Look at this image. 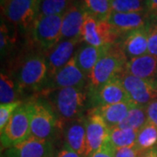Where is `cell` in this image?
<instances>
[{"instance_id": "cell-1", "label": "cell", "mask_w": 157, "mask_h": 157, "mask_svg": "<svg viewBox=\"0 0 157 157\" xmlns=\"http://www.w3.org/2000/svg\"><path fill=\"white\" fill-rule=\"evenodd\" d=\"M47 101L60 121H70L84 117L88 106L87 86L82 87H67L50 91Z\"/></svg>"}, {"instance_id": "cell-2", "label": "cell", "mask_w": 157, "mask_h": 157, "mask_svg": "<svg viewBox=\"0 0 157 157\" xmlns=\"http://www.w3.org/2000/svg\"><path fill=\"white\" fill-rule=\"evenodd\" d=\"M11 77L18 86L20 94L24 91H43L48 78V67L45 55L42 52H32L17 64Z\"/></svg>"}, {"instance_id": "cell-3", "label": "cell", "mask_w": 157, "mask_h": 157, "mask_svg": "<svg viewBox=\"0 0 157 157\" xmlns=\"http://www.w3.org/2000/svg\"><path fill=\"white\" fill-rule=\"evenodd\" d=\"M127 61L128 59L119 43L113 45L88 75V91L98 89L111 79L118 77L124 71Z\"/></svg>"}, {"instance_id": "cell-4", "label": "cell", "mask_w": 157, "mask_h": 157, "mask_svg": "<svg viewBox=\"0 0 157 157\" xmlns=\"http://www.w3.org/2000/svg\"><path fill=\"white\" fill-rule=\"evenodd\" d=\"M31 110L32 136L52 140L59 127V119L49 101L36 99L28 101Z\"/></svg>"}, {"instance_id": "cell-5", "label": "cell", "mask_w": 157, "mask_h": 157, "mask_svg": "<svg viewBox=\"0 0 157 157\" xmlns=\"http://www.w3.org/2000/svg\"><path fill=\"white\" fill-rule=\"evenodd\" d=\"M2 148H10L27 140L31 133V110L29 102L23 103L0 131Z\"/></svg>"}, {"instance_id": "cell-6", "label": "cell", "mask_w": 157, "mask_h": 157, "mask_svg": "<svg viewBox=\"0 0 157 157\" xmlns=\"http://www.w3.org/2000/svg\"><path fill=\"white\" fill-rule=\"evenodd\" d=\"M40 0H6L2 14L24 32L33 30L39 14Z\"/></svg>"}, {"instance_id": "cell-7", "label": "cell", "mask_w": 157, "mask_h": 157, "mask_svg": "<svg viewBox=\"0 0 157 157\" xmlns=\"http://www.w3.org/2000/svg\"><path fill=\"white\" fill-rule=\"evenodd\" d=\"M122 36L116 32L107 20L99 19L86 12L81 30V39L94 46H107L118 43Z\"/></svg>"}, {"instance_id": "cell-8", "label": "cell", "mask_w": 157, "mask_h": 157, "mask_svg": "<svg viewBox=\"0 0 157 157\" xmlns=\"http://www.w3.org/2000/svg\"><path fill=\"white\" fill-rule=\"evenodd\" d=\"M130 101L135 106L147 107L157 100V82L140 78L122 72L119 75Z\"/></svg>"}, {"instance_id": "cell-9", "label": "cell", "mask_w": 157, "mask_h": 157, "mask_svg": "<svg viewBox=\"0 0 157 157\" xmlns=\"http://www.w3.org/2000/svg\"><path fill=\"white\" fill-rule=\"evenodd\" d=\"M63 15L39 16L33 32L35 42L45 51L50 50L61 40Z\"/></svg>"}, {"instance_id": "cell-10", "label": "cell", "mask_w": 157, "mask_h": 157, "mask_svg": "<svg viewBox=\"0 0 157 157\" xmlns=\"http://www.w3.org/2000/svg\"><path fill=\"white\" fill-rule=\"evenodd\" d=\"M87 81V76L79 69L73 57L65 67L47 78L43 91L50 92L67 87H82L86 86Z\"/></svg>"}, {"instance_id": "cell-11", "label": "cell", "mask_w": 157, "mask_h": 157, "mask_svg": "<svg viewBox=\"0 0 157 157\" xmlns=\"http://www.w3.org/2000/svg\"><path fill=\"white\" fill-rule=\"evenodd\" d=\"M128 101H130L128 94L119 76L98 89L88 91V106L91 108Z\"/></svg>"}, {"instance_id": "cell-12", "label": "cell", "mask_w": 157, "mask_h": 157, "mask_svg": "<svg viewBox=\"0 0 157 157\" xmlns=\"http://www.w3.org/2000/svg\"><path fill=\"white\" fill-rule=\"evenodd\" d=\"M81 41H83L82 39L61 40L50 50L47 51L48 52L45 59L48 67V78L65 67L75 56L76 52L78 51V45Z\"/></svg>"}, {"instance_id": "cell-13", "label": "cell", "mask_w": 157, "mask_h": 157, "mask_svg": "<svg viewBox=\"0 0 157 157\" xmlns=\"http://www.w3.org/2000/svg\"><path fill=\"white\" fill-rule=\"evenodd\" d=\"M86 15V11L82 0H73L71 6L63 14L61 40L81 39V30Z\"/></svg>"}, {"instance_id": "cell-14", "label": "cell", "mask_w": 157, "mask_h": 157, "mask_svg": "<svg viewBox=\"0 0 157 157\" xmlns=\"http://www.w3.org/2000/svg\"><path fill=\"white\" fill-rule=\"evenodd\" d=\"M53 146L52 140L30 136L27 140L16 146L7 148L6 157H48L52 155Z\"/></svg>"}, {"instance_id": "cell-15", "label": "cell", "mask_w": 157, "mask_h": 157, "mask_svg": "<svg viewBox=\"0 0 157 157\" xmlns=\"http://www.w3.org/2000/svg\"><path fill=\"white\" fill-rule=\"evenodd\" d=\"M86 132L88 155L99 149L109 138L111 128L97 113L89 112L86 117Z\"/></svg>"}, {"instance_id": "cell-16", "label": "cell", "mask_w": 157, "mask_h": 157, "mask_svg": "<svg viewBox=\"0 0 157 157\" xmlns=\"http://www.w3.org/2000/svg\"><path fill=\"white\" fill-rule=\"evenodd\" d=\"M150 19L151 15L148 12L112 11L107 20L118 33L123 36L132 31L147 26Z\"/></svg>"}, {"instance_id": "cell-17", "label": "cell", "mask_w": 157, "mask_h": 157, "mask_svg": "<svg viewBox=\"0 0 157 157\" xmlns=\"http://www.w3.org/2000/svg\"><path fill=\"white\" fill-rule=\"evenodd\" d=\"M118 43L128 60L148 53V37L147 26L125 34Z\"/></svg>"}, {"instance_id": "cell-18", "label": "cell", "mask_w": 157, "mask_h": 157, "mask_svg": "<svg viewBox=\"0 0 157 157\" xmlns=\"http://www.w3.org/2000/svg\"><path fill=\"white\" fill-rule=\"evenodd\" d=\"M64 134L65 143L70 148L78 153L81 157H89L86 144V117L67 121Z\"/></svg>"}, {"instance_id": "cell-19", "label": "cell", "mask_w": 157, "mask_h": 157, "mask_svg": "<svg viewBox=\"0 0 157 157\" xmlns=\"http://www.w3.org/2000/svg\"><path fill=\"white\" fill-rule=\"evenodd\" d=\"M124 72L138 78L157 82V57L147 53L128 59Z\"/></svg>"}, {"instance_id": "cell-20", "label": "cell", "mask_w": 157, "mask_h": 157, "mask_svg": "<svg viewBox=\"0 0 157 157\" xmlns=\"http://www.w3.org/2000/svg\"><path fill=\"white\" fill-rule=\"evenodd\" d=\"M111 46L112 45L98 47L85 43L78 48L74 56L77 66L88 77L96 64L107 54Z\"/></svg>"}, {"instance_id": "cell-21", "label": "cell", "mask_w": 157, "mask_h": 157, "mask_svg": "<svg viewBox=\"0 0 157 157\" xmlns=\"http://www.w3.org/2000/svg\"><path fill=\"white\" fill-rule=\"evenodd\" d=\"M135 105L132 102H121L112 105H106L91 108L89 112L97 113L101 116L107 126L112 129L118 127L127 117L130 109Z\"/></svg>"}, {"instance_id": "cell-22", "label": "cell", "mask_w": 157, "mask_h": 157, "mask_svg": "<svg viewBox=\"0 0 157 157\" xmlns=\"http://www.w3.org/2000/svg\"><path fill=\"white\" fill-rule=\"evenodd\" d=\"M135 145L140 151L145 152L157 146V127L147 121L138 131Z\"/></svg>"}, {"instance_id": "cell-23", "label": "cell", "mask_w": 157, "mask_h": 157, "mask_svg": "<svg viewBox=\"0 0 157 157\" xmlns=\"http://www.w3.org/2000/svg\"><path fill=\"white\" fill-rule=\"evenodd\" d=\"M20 91L11 75L2 72L0 75V101L1 104H8L18 101Z\"/></svg>"}, {"instance_id": "cell-24", "label": "cell", "mask_w": 157, "mask_h": 157, "mask_svg": "<svg viewBox=\"0 0 157 157\" xmlns=\"http://www.w3.org/2000/svg\"><path fill=\"white\" fill-rule=\"evenodd\" d=\"M146 107L135 105L130 109L127 117L118 126V128L139 131L142 128V126L147 121Z\"/></svg>"}, {"instance_id": "cell-25", "label": "cell", "mask_w": 157, "mask_h": 157, "mask_svg": "<svg viewBox=\"0 0 157 157\" xmlns=\"http://www.w3.org/2000/svg\"><path fill=\"white\" fill-rule=\"evenodd\" d=\"M138 131L133 129L113 128L111 129L109 135V141L115 148L134 146L136 143Z\"/></svg>"}, {"instance_id": "cell-26", "label": "cell", "mask_w": 157, "mask_h": 157, "mask_svg": "<svg viewBox=\"0 0 157 157\" xmlns=\"http://www.w3.org/2000/svg\"><path fill=\"white\" fill-rule=\"evenodd\" d=\"M86 11L99 19L107 20L112 12L111 0H82Z\"/></svg>"}, {"instance_id": "cell-27", "label": "cell", "mask_w": 157, "mask_h": 157, "mask_svg": "<svg viewBox=\"0 0 157 157\" xmlns=\"http://www.w3.org/2000/svg\"><path fill=\"white\" fill-rule=\"evenodd\" d=\"M73 0H40L39 16L63 15Z\"/></svg>"}, {"instance_id": "cell-28", "label": "cell", "mask_w": 157, "mask_h": 157, "mask_svg": "<svg viewBox=\"0 0 157 157\" xmlns=\"http://www.w3.org/2000/svg\"><path fill=\"white\" fill-rule=\"evenodd\" d=\"M111 6L116 12H148L147 0H111Z\"/></svg>"}, {"instance_id": "cell-29", "label": "cell", "mask_w": 157, "mask_h": 157, "mask_svg": "<svg viewBox=\"0 0 157 157\" xmlns=\"http://www.w3.org/2000/svg\"><path fill=\"white\" fill-rule=\"evenodd\" d=\"M14 45V39L11 37V33L6 25V22H4L3 18L1 20V29H0V49H1V56L6 55L11 47Z\"/></svg>"}, {"instance_id": "cell-30", "label": "cell", "mask_w": 157, "mask_h": 157, "mask_svg": "<svg viewBox=\"0 0 157 157\" xmlns=\"http://www.w3.org/2000/svg\"><path fill=\"white\" fill-rule=\"evenodd\" d=\"M22 104L23 102L21 101L8 104H0V131L4 129L6 124L10 121L12 114Z\"/></svg>"}, {"instance_id": "cell-31", "label": "cell", "mask_w": 157, "mask_h": 157, "mask_svg": "<svg viewBox=\"0 0 157 157\" xmlns=\"http://www.w3.org/2000/svg\"><path fill=\"white\" fill-rule=\"evenodd\" d=\"M147 28L148 37V53L157 57V17L151 16Z\"/></svg>"}, {"instance_id": "cell-32", "label": "cell", "mask_w": 157, "mask_h": 157, "mask_svg": "<svg viewBox=\"0 0 157 157\" xmlns=\"http://www.w3.org/2000/svg\"><path fill=\"white\" fill-rule=\"evenodd\" d=\"M143 152L140 151L136 145L125 147L115 148L114 156L115 157H140Z\"/></svg>"}, {"instance_id": "cell-33", "label": "cell", "mask_w": 157, "mask_h": 157, "mask_svg": "<svg viewBox=\"0 0 157 157\" xmlns=\"http://www.w3.org/2000/svg\"><path fill=\"white\" fill-rule=\"evenodd\" d=\"M114 151L115 147L113 146L109 140H107L99 149L94 152L90 157H115Z\"/></svg>"}, {"instance_id": "cell-34", "label": "cell", "mask_w": 157, "mask_h": 157, "mask_svg": "<svg viewBox=\"0 0 157 157\" xmlns=\"http://www.w3.org/2000/svg\"><path fill=\"white\" fill-rule=\"evenodd\" d=\"M147 121H151L157 127V100L152 101L146 107Z\"/></svg>"}, {"instance_id": "cell-35", "label": "cell", "mask_w": 157, "mask_h": 157, "mask_svg": "<svg viewBox=\"0 0 157 157\" xmlns=\"http://www.w3.org/2000/svg\"><path fill=\"white\" fill-rule=\"evenodd\" d=\"M56 157H81L78 153L73 151L72 148H70L65 143L64 146L58 152Z\"/></svg>"}, {"instance_id": "cell-36", "label": "cell", "mask_w": 157, "mask_h": 157, "mask_svg": "<svg viewBox=\"0 0 157 157\" xmlns=\"http://www.w3.org/2000/svg\"><path fill=\"white\" fill-rule=\"evenodd\" d=\"M148 12L152 17H157V0H147Z\"/></svg>"}, {"instance_id": "cell-37", "label": "cell", "mask_w": 157, "mask_h": 157, "mask_svg": "<svg viewBox=\"0 0 157 157\" xmlns=\"http://www.w3.org/2000/svg\"><path fill=\"white\" fill-rule=\"evenodd\" d=\"M140 157H157V148L153 147L151 149H148L147 151L143 152Z\"/></svg>"}, {"instance_id": "cell-38", "label": "cell", "mask_w": 157, "mask_h": 157, "mask_svg": "<svg viewBox=\"0 0 157 157\" xmlns=\"http://www.w3.org/2000/svg\"><path fill=\"white\" fill-rule=\"evenodd\" d=\"M6 0H0V2H1V6H3L4 4H5V2H6Z\"/></svg>"}, {"instance_id": "cell-39", "label": "cell", "mask_w": 157, "mask_h": 157, "mask_svg": "<svg viewBox=\"0 0 157 157\" xmlns=\"http://www.w3.org/2000/svg\"><path fill=\"white\" fill-rule=\"evenodd\" d=\"M1 157H6V156H5L4 155H1Z\"/></svg>"}, {"instance_id": "cell-40", "label": "cell", "mask_w": 157, "mask_h": 157, "mask_svg": "<svg viewBox=\"0 0 157 157\" xmlns=\"http://www.w3.org/2000/svg\"><path fill=\"white\" fill-rule=\"evenodd\" d=\"M48 157H52V155H51V156H48Z\"/></svg>"}, {"instance_id": "cell-41", "label": "cell", "mask_w": 157, "mask_h": 157, "mask_svg": "<svg viewBox=\"0 0 157 157\" xmlns=\"http://www.w3.org/2000/svg\"><path fill=\"white\" fill-rule=\"evenodd\" d=\"M156 148H157V146H156Z\"/></svg>"}]
</instances>
